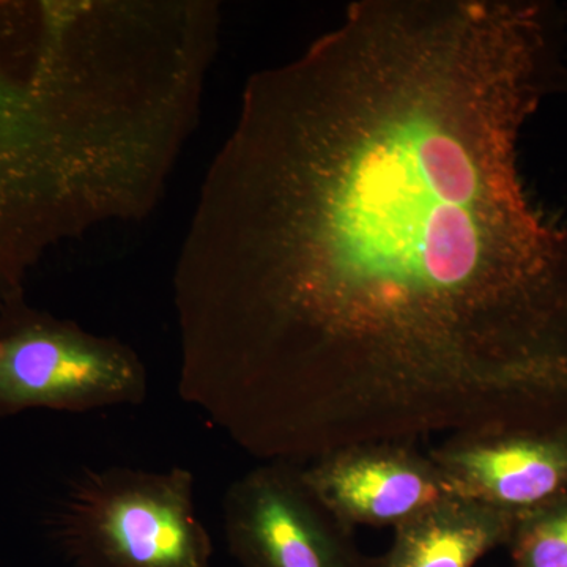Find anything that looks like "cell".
<instances>
[{"instance_id": "obj_1", "label": "cell", "mask_w": 567, "mask_h": 567, "mask_svg": "<svg viewBox=\"0 0 567 567\" xmlns=\"http://www.w3.org/2000/svg\"><path fill=\"white\" fill-rule=\"evenodd\" d=\"M559 73L540 3L368 0L254 82L175 281L183 402L262 462L567 434V221L518 155Z\"/></svg>"}, {"instance_id": "obj_2", "label": "cell", "mask_w": 567, "mask_h": 567, "mask_svg": "<svg viewBox=\"0 0 567 567\" xmlns=\"http://www.w3.org/2000/svg\"><path fill=\"white\" fill-rule=\"evenodd\" d=\"M51 537L74 567H212L189 470H84L52 513Z\"/></svg>"}, {"instance_id": "obj_3", "label": "cell", "mask_w": 567, "mask_h": 567, "mask_svg": "<svg viewBox=\"0 0 567 567\" xmlns=\"http://www.w3.org/2000/svg\"><path fill=\"white\" fill-rule=\"evenodd\" d=\"M148 377L132 349L40 315L0 312V420L28 410L87 413L145 401Z\"/></svg>"}, {"instance_id": "obj_4", "label": "cell", "mask_w": 567, "mask_h": 567, "mask_svg": "<svg viewBox=\"0 0 567 567\" xmlns=\"http://www.w3.org/2000/svg\"><path fill=\"white\" fill-rule=\"evenodd\" d=\"M223 527L240 567H380L308 486L301 464L264 462L223 499Z\"/></svg>"}, {"instance_id": "obj_5", "label": "cell", "mask_w": 567, "mask_h": 567, "mask_svg": "<svg viewBox=\"0 0 567 567\" xmlns=\"http://www.w3.org/2000/svg\"><path fill=\"white\" fill-rule=\"evenodd\" d=\"M308 486L346 527L404 524L447 495L429 454L413 443L339 447L301 464Z\"/></svg>"}, {"instance_id": "obj_6", "label": "cell", "mask_w": 567, "mask_h": 567, "mask_svg": "<svg viewBox=\"0 0 567 567\" xmlns=\"http://www.w3.org/2000/svg\"><path fill=\"white\" fill-rule=\"evenodd\" d=\"M447 495L520 514L567 496V434L472 432L429 453Z\"/></svg>"}, {"instance_id": "obj_7", "label": "cell", "mask_w": 567, "mask_h": 567, "mask_svg": "<svg viewBox=\"0 0 567 567\" xmlns=\"http://www.w3.org/2000/svg\"><path fill=\"white\" fill-rule=\"evenodd\" d=\"M517 517L445 495L394 528L380 567H473L488 551L507 546Z\"/></svg>"}, {"instance_id": "obj_8", "label": "cell", "mask_w": 567, "mask_h": 567, "mask_svg": "<svg viewBox=\"0 0 567 567\" xmlns=\"http://www.w3.org/2000/svg\"><path fill=\"white\" fill-rule=\"evenodd\" d=\"M507 546L514 567H567V496L520 514Z\"/></svg>"}]
</instances>
